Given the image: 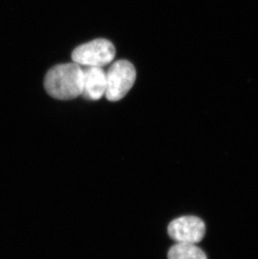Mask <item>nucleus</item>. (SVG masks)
Returning a JSON list of instances; mask_svg holds the SVG:
<instances>
[{"instance_id": "obj_1", "label": "nucleus", "mask_w": 258, "mask_h": 259, "mask_svg": "<svg viewBox=\"0 0 258 259\" xmlns=\"http://www.w3.org/2000/svg\"><path fill=\"white\" fill-rule=\"evenodd\" d=\"M44 86L47 93L56 99L77 98L82 94V67L75 62L55 66L47 72Z\"/></svg>"}, {"instance_id": "obj_2", "label": "nucleus", "mask_w": 258, "mask_h": 259, "mask_svg": "<svg viewBox=\"0 0 258 259\" xmlns=\"http://www.w3.org/2000/svg\"><path fill=\"white\" fill-rule=\"evenodd\" d=\"M107 100L117 102L127 95L136 80V70L130 61L120 60L110 66L107 72Z\"/></svg>"}, {"instance_id": "obj_3", "label": "nucleus", "mask_w": 258, "mask_h": 259, "mask_svg": "<svg viewBox=\"0 0 258 259\" xmlns=\"http://www.w3.org/2000/svg\"><path fill=\"white\" fill-rule=\"evenodd\" d=\"M115 55L116 51L112 42L106 39H97L76 47L71 58L80 66L103 67L112 62Z\"/></svg>"}, {"instance_id": "obj_4", "label": "nucleus", "mask_w": 258, "mask_h": 259, "mask_svg": "<svg viewBox=\"0 0 258 259\" xmlns=\"http://www.w3.org/2000/svg\"><path fill=\"white\" fill-rule=\"evenodd\" d=\"M168 232L177 242L196 244L205 237V225L200 218L186 215L174 220L168 225Z\"/></svg>"}, {"instance_id": "obj_5", "label": "nucleus", "mask_w": 258, "mask_h": 259, "mask_svg": "<svg viewBox=\"0 0 258 259\" xmlns=\"http://www.w3.org/2000/svg\"><path fill=\"white\" fill-rule=\"evenodd\" d=\"M107 91V74L103 67L85 66L83 68L81 95L89 100H99Z\"/></svg>"}, {"instance_id": "obj_6", "label": "nucleus", "mask_w": 258, "mask_h": 259, "mask_svg": "<svg viewBox=\"0 0 258 259\" xmlns=\"http://www.w3.org/2000/svg\"><path fill=\"white\" fill-rule=\"evenodd\" d=\"M168 259H207L200 247L190 243L177 242L168 251Z\"/></svg>"}]
</instances>
